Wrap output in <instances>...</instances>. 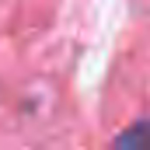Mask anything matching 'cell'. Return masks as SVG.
<instances>
[{
    "instance_id": "cell-1",
    "label": "cell",
    "mask_w": 150,
    "mask_h": 150,
    "mask_svg": "<svg viewBox=\"0 0 150 150\" xmlns=\"http://www.w3.org/2000/svg\"><path fill=\"white\" fill-rule=\"evenodd\" d=\"M115 147L119 150H150V119H140V122L126 126L115 136Z\"/></svg>"
}]
</instances>
